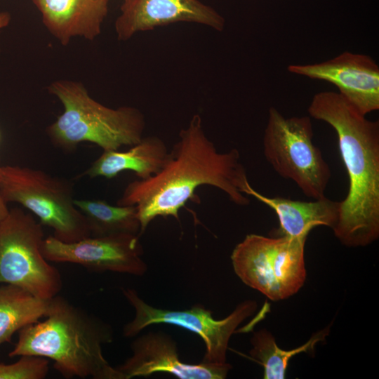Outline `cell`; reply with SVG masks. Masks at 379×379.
I'll list each match as a JSON object with an SVG mask.
<instances>
[{"label":"cell","mask_w":379,"mask_h":379,"mask_svg":"<svg viewBox=\"0 0 379 379\" xmlns=\"http://www.w3.org/2000/svg\"><path fill=\"white\" fill-rule=\"evenodd\" d=\"M50 300L39 298L14 285L0 286V346L13 335L46 316Z\"/></svg>","instance_id":"e0dca14e"},{"label":"cell","mask_w":379,"mask_h":379,"mask_svg":"<svg viewBox=\"0 0 379 379\" xmlns=\"http://www.w3.org/2000/svg\"><path fill=\"white\" fill-rule=\"evenodd\" d=\"M246 194L252 196L271 208L277 214L281 235L307 237L315 227L326 226L334 229L340 214V201L326 197L312 201L291 200L261 194L249 185Z\"/></svg>","instance_id":"9a60e30c"},{"label":"cell","mask_w":379,"mask_h":379,"mask_svg":"<svg viewBox=\"0 0 379 379\" xmlns=\"http://www.w3.org/2000/svg\"><path fill=\"white\" fill-rule=\"evenodd\" d=\"M307 237H269L250 234L232 251L235 274L248 286L273 301L293 295L306 279Z\"/></svg>","instance_id":"8992f818"},{"label":"cell","mask_w":379,"mask_h":379,"mask_svg":"<svg viewBox=\"0 0 379 379\" xmlns=\"http://www.w3.org/2000/svg\"><path fill=\"white\" fill-rule=\"evenodd\" d=\"M12 364L0 363V379H44L49 371V359L22 355Z\"/></svg>","instance_id":"ffe728a7"},{"label":"cell","mask_w":379,"mask_h":379,"mask_svg":"<svg viewBox=\"0 0 379 379\" xmlns=\"http://www.w3.org/2000/svg\"><path fill=\"white\" fill-rule=\"evenodd\" d=\"M1 167L2 166L0 164V176ZM9 210L6 206V203H5V201L3 200L0 194V222L7 216Z\"/></svg>","instance_id":"7402d4cb"},{"label":"cell","mask_w":379,"mask_h":379,"mask_svg":"<svg viewBox=\"0 0 379 379\" xmlns=\"http://www.w3.org/2000/svg\"><path fill=\"white\" fill-rule=\"evenodd\" d=\"M47 90L63 107L62 114L46 130L58 148L72 151L86 142L103 151L118 150L143 138L145 117L136 107H107L93 98L82 82L71 79L53 81Z\"/></svg>","instance_id":"277c9868"},{"label":"cell","mask_w":379,"mask_h":379,"mask_svg":"<svg viewBox=\"0 0 379 379\" xmlns=\"http://www.w3.org/2000/svg\"><path fill=\"white\" fill-rule=\"evenodd\" d=\"M0 194L5 203H18L34 214L62 241L91 237L86 218L74 204L73 185L65 178L28 166H4Z\"/></svg>","instance_id":"5b68a950"},{"label":"cell","mask_w":379,"mask_h":379,"mask_svg":"<svg viewBox=\"0 0 379 379\" xmlns=\"http://www.w3.org/2000/svg\"><path fill=\"white\" fill-rule=\"evenodd\" d=\"M122 293L135 310L133 320L123 327L124 337H135L152 324H167L182 327L197 333L204 340L206 352L201 362L206 364L226 363L231 336L257 308L255 301L248 300L239 303L225 318L215 319L212 311L200 304L185 310L162 309L147 304L133 288H124Z\"/></svg>","instance_id":"9c48e42d"},{"label":"cell","mask_w":379,"mask_h":379,"mask_svg":"<svg viewBox=\"0 0 379 379\" xmlns=\"http://www.w3.org/2000/svg\"><path fill=\"white\" fill-rule=\"evenodd\" d=\"M175 22L203 25L221 32L225 18L213 7L199 0H123L114 22L119 41L142 32Z\"/></svg>","instance_id":"7c38bea8"},{"label":"cell","mask_w":379,"mask_h":379,"mask_svg":"<svg viewBox=\"0 0 379 379\" xmlns=\"http://www.w3.org/2000/svg\"><path fill=\"white\" fill-rule=\"evenodd\" d=\"M312 138L310 116L286 117L277 108L269 109L262 138L267 161L306 197L319 199L326 197L331 171Z\"/></svg>","instance_id":"52a82bcc"},{"label":"cell","mask_w":379,"mask_h":379,"mask_svg":"<svg viewBox=\"0 0 379 379\" xmlns=\"http://www.w3.org/2000/svg\"><path fill=\"white\" fill-rule=\"evenodd\" d=\"M48 32L62 46L76 37L93 41L101 33L109 0H31Z\"/></svg>","instance_id":"5bb4252c"},{"label":"cell","mask_w":379,"mask_h":379,"mask_svg":"<svg viewBox=\"0 0 379 379\" xmlns=\"http://www.w3.org/2000/svg\"><path fill=\"white\" fill-rule=\"evenodd\" d=\"M132 355L116 368L125 379L168 373L181 379H224L232 368L222 364H186L181 361L176 342L166 333L149 331L133 340Z\"/></svg>","instance_id":"4fadbf2b"},{"label":"cell","mask_w":379,"mask_h":379,"mask_svg":"<svg viewBox=\"0 0 379 379\" xmlns=\"http://www.w3.org/2000/svg\"><path fill=\"white\" fill-rule=\"evenodd\" d=\"M44 239L42 225L29 213L9 210L0 222V284L18 286L43 300L58 295L62 278L42 253Z\"/></svg>","instance_id":"ba28073f"},{"label":"cell","mask_w":379,"mask_h":379,"mask_svg":"<svg viewBox=\"0 0 379 379\" xmlns=\"http://www.w3.org/2000/svg\"><path fill=\"white\" fill-rule=\"evenodd\" d=\"M249 185L239 151L219 152L206 135L201 116L194 114L180 131L162 168L147 179L129 182L117 204L136 207L140 236L157 217L178 220L179 211L200 186L215 187L234 204L245 206L250 203L246 194Z\"/></svg>","instance_id":"6da1fadb"},{"label":"cell","mask_w":379,"mask_h":379,"mask_svg":"<svg viewBox=\"0 0 379 379\" xmlns=\"http://www.w3.org/2000/svg\"><path fill=\"white\" fill-rule=\"evenodd\" d=\"M41 251L49 262L79 265L92 272L143 276L147 270L139 236L133 234L88 237L70 243L49 236Z\"/></svg>","instance_id":"30bf717a"},{"label":"cell","mask_w":379,"mask_h":379,"mask_svg":"<svg viewBox=\"0 0 379 379\" xmlns=\"http://www.w3.org/2000/svg\"><path fill=\"white\" fill-rule=\"evenodd\" d=\"M168 149L157 136L143 137L126 151L108 150L95 159L84 175L111 179L124 171H131L140 180L157 174L165 164Z\"/></svg>","instance_id":"2e32d148"},{"label":"cell","mask_w":379,"mask_h":379,"mask_svg":"<svg viewBox=\"0 0 379 379\" xmlns=\"http://www.w3.org/2000/svg\"><path fill=\"white\" fill-rule=\"evenodd\" d=\"M45 317L18 331L8 357H45L65 378L125 379L103 356L102 346L114 338L109 324L58 295L50 299Z\"/></svg>","instance_id":"3957f363"},{"label":"cell","mask_w":379,"mask_h":379,"mask_svg":"<svg viewBox=\"0 0 379 379\" xmlns=\"http://www.w3.org/2000/svg\"><path fill=\"white\" fill-rule=\"evenodd\" d=\"M287 70L335 85L338 93L362 115L379 109V66L368 55L345 51L319 63L291 65Z\"/></svg>","instance_id":"8fae6325"},{"label":"cell","mask_w":379,"mask_h":379,"mask_svg":"<svg viewBox=\"0 0 379 379\" xmlns=\"http://www.w3.org/2000/svg\"><path fill=\"white\" fill-rule=\"evenodd\" d=\"M307 112L335 131L348 175L334 234L345 246H368L379 237V122L367 119L333 91L316 93Z\"/></svg>","instance_id":"7a4b0ae2"},{"label":"cell","mask_w":379,"mask_h":379,"mask_svg":"<svg viewBox=\"0 0 379 379\" xmlns=\"http://www.w3.org/2000/svg\"><path fill=\"white\" fill-rule=\"evenodd\" d=\"M11 20V14L7 11L0 12V30L6 27ZM1 54V48H0Z\"/></svg>","instance_id":"44dd1931"},{"label":"cell","mask_w":379,"mask_h":379,"mask_svg":"<svg viewBox=\"0 0 379 379\" xmlns=\"http://www.w3.org/2000/svg\"><path fill=\"white\" fill-rule=\"evenodd\" d=\"M330 332L328 326L315 333L304 345L291 350L279 347L272 334L266 329L254 332L251 338L250 356L264 368L265 379L285 378L289 361L302 352H313L316 345L324 341Z\"/></svg>","instance_id":"d6986e66"},{"label":"cell","mask_w":379,"mask_h":379,"mask_svg":"<svg viewBox=\"0 0 379 379\" xmlns=\"http://www.w3.org/2000/svg\"><path fill=\"white\" fill-rule=\"evenodd\" d=\"M87 222L91 237L133 234L140 237V223L135 206L111 205L100 199H74Z\"/></svg>","instance_id":"ac0fdd59"}]
</instances>
